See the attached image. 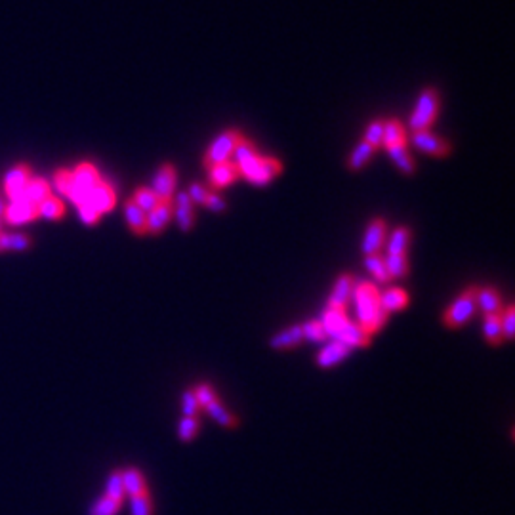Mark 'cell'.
<instances>
[{
    "mask_svg": "<svg viewBox=\"0 0 515 515\" xmlns=\"http://www.w3.org/2000/svg\"><path fill=\"white\" fill-rule=\"evenodd\" d=\"M176 180H178V174H176V168L172 164L166 162V164H162L156 170L151 189H153L159 201H172L176 191Z\"/></svg>",
    "mask_w": 515,
    "mask_h": 515,
    "instance_id": "cell-8",
    "label": "cell"
},
{
    "mask_svg": "<svg viewBox=\"0 0 515 515\" xmlns=\"http://www.w3.org/2000/svg\"><path fill=\"white\" fill-rule=\"evenodd\" d=\"M365 265L366 270L371 271L374 279L378 282H390V275H388V270H386V262L380 254H372V256L365 258Z\"/></svg>",
    "mask_w": 515,
    "mask_h": 515,
    "instance_id": "cell-40",
    "label": "cell"
},
{
    "mask_svg": "<svg viewBox=\"0 0 515 515\" xmlns=\"http://www.w3.org/2000/svg\"><path fill=\"white\" fill-rule=\"evenodd\" d=\"M33 178L31 174V168L27 164H18L14 166L4 178V193L10 201H18L23 195V189L27 186V181Z\"/></svg>",
    "mask_w": 515,
    "mask_h": 515,
    "instance_id": "cell-12",
    "label": "cell"
},
{
    "mask_svg": "<svg viewBox=\"0 0 515 515\" xmlns=\"http://www.w3.org/2000/svg\"><path fill=\"white\" fill-rule=\"evenodd\" d=\"M206 413L212 416V418L216 420L218 424L223 425V428H235V425L239 424V420L235 418V414L233 413H229L228 407L225 405H222V401L220 399H216L214 403H210L208 407L204 408Z\"/></svg>",
    "mask_w": 515,
    "mask_h": 515,
    "instance_id": "cell-29",
    "label": "cell"
},
{
    "mask_svg": "<svg viewBox=\"0 0 515 515\" xmlns=\"http://www.w3.org/2000/svg\"><path fill=\"white\" fill-rule=\"evenodd\" d=\"M302 332H304V338H306V340L317 341V344L329 338L319 319H312V321H307V323L302 324Z\"/></svg>",
    "mask_w": 515,
    "mask_h": 515,
    "instance_id": "cell-42",
    "label": "cell"
},
{
    "mask_svg": "<svg viewBox=\"0 0 515 515\" xmlns=\"http://www.w3.org/2000/svg\"><path fill=\"white\" fill-rule=\"evenodd\" d=\"M186 193L189 195V198H191L193 204H201V206H204L206 198H208L210 189L208 187L201 186V184H191V186H189V191H186Z\"/></svg>",
    "mask_w": 515,
    "mask_h": 515,
    "instance_id": "cell-49",
    "label": "cell"
},
{
    "mask_svg": "<svg viewBox=\"0 0 515 515\" xmlns=\"http://www.w3.org/2000/svg\"><path fill=\"white\" fill-rule=\"evenodd\" d=\"M477 307H481L485 315H500L502 313V298H500L497 288H479L477 290Z\"/></svg>",
    "mask_w": 515,
    "mask_h": 515,
    "instance_id": "cell-25",
    "label": "cell"
},
{
    "mask_svg": "<svg viewBox=\"0 0 515 515\" xmlns=\"http://www.w3.org/2000/svg\"><path fill=\"white\" fill-rule=\"evenodd\" d=\"M193 390H195V397H197L201 408H206L210 403H214L218 399L216 391H214V388L210 383H198L197 388H193Z\"/></svg>",
    "mask_w": 515,
    "mask_h": 515,
    "instance_id": "cell-45",
    "label": "cell"
},
{
    "mask_svg": "<svg viewBox=\"0 0 515 515\" xmlns=\"http://www.w3.org/2000/svg\"><path fill=\"white\" fill-rule=\"evenodd\" d=\"M124 218L130 231H134L136 235L147 233V231H145V212L134 204L132 198H128L124 203Z\"/></svg>",
    "mask_w": 515,
    "mask_h": 515,
    "instance_id": "cell-27",
    "label": "cell"
},
{
    "mask_svg": "<svg viewBox=\"0 0 515 515\" xmlns=\"http://www.w3.org/2000/svg\"><path fill=\"white\" fill-rule=\"evenodd\" d=\"M407 144V128L403 126L401 120L390 119L383 120V134H382V147H393V145Z\"/></svg>",
    "mask_w": 515,
    "mask_h": 515,
    "instance_id": "cell-22",
    "label": "cell"
},
{
    "mask_svg": "<svg viewBox=\"0 0 515 515\" xmlns=\"http://www.w3.org/2000/svg\"><path fill=\"white\" fill-rule=\"evenodd\" d=\"M130 509H132V515H155V504H153L151 491L130 497Z\"/></svg>",
    "mask_w": 515,
    "mask_h": 515,
    "instance_id": "cell-35",
    "label": "cell"
},
{
    "mask_svg": "<svg viewBox=\"0 0 515 515\" xmlns=\"http://www.w3.org/2000/svg\"><path fill=\"white\" fill-rule=\"evenodd\" d=\"M36 210H38V216L46 218V220H60L65 216V204L54 195H50L42 203L36 204Z\"/></svg>",
    "mask_w": 515,
    "mask_h": 515,
    "instance_id": "cell-28",
    "label": "cell"
},
{
    "mask_svg": "<svg viewBox=\"0 0 515 515\" xmlns=\"http://www.w3.org/2000/svg\"><path fill=\"white\" fill-rule=\"evenodd\" d=\"M240 136L237 130H225L222 132L220 136L214 138V142L208 145V149L204 153V166L206 170L212 166H216V164H222L225 161H231V156H233V151L237 147V144L240 142Z\"/></svg>",
    "mask_w": 515,
    "mask_h": 515,
    "instance_id": "cell-6",
    "label": "cell"
},
{
    "mask_svg": "<svg viewBox=\"0 0 515 515\" xmlns=\"http://www.w3.org/2000/svg\"><path fill=\"white\" fill-rule=\"evenodd\" d=\"M132 201H134V204H136V206H139V208L144 210L145 214H147L149 210L155 208L156 204L161 203V201L156 198V195L153 193V189H151V187H138V189L134 191Z\"/></svg>",
    "mask_w": 515,
    "mask_h": 515,
    "instance_id": "cell-38",
    "label": "cell"
},
{
    "mask_svg": "<svg viewBox=\"0 0 515 515\" xmlns=\"http://www.w3.org/2000/svg\"><path fill=\"white\" fill-rule=\"evenodd\" d=\"M304 340V332H302V324H294L288 329L277 332L270 340V346L273 349H292L299 346Z\"/></svg>",
    "mask_w": 515,
    "mask_h": 515,
    "instance_id": "cell-21",
    "label": "cell"
},
{
    "mask_svg": "<svg viewBox=\"0 0 515 515\" xmlns=\"http://www.w3.org/2000/svg\"><path fill=\"white\" fill-rule=\"evenodd\" d=\"M354 294V277L349 273H341L334 282V288L330 292L329 307H338V309H346L349 298Z\"/></svg>",
    "mask_w": 515,
    "mask_h": 515,
    "instance_id": "cell-18",
    "label": "cell"
},
{
    "mask_svg": "<svg viewBox=\"0 0 515 515\" xmlns=\"http://www.w3.org/2000/svg\"><path fill=\"white\" fill-rule=\"evenodd\" d=\"M2 212H4V204H2V198H0V216H2Z\"/></svg>",
    "mask_w": 515,
    "mask_h": 515,
    "instance_id": "cell-51",
    "label": "cell"
},
{
    "mask_svg": "<svg viewBox=\"0 0 515 515\" xmlns=\"http://www.w3.org/2000/svg\"><path fill=\"white\" fill-rule=\"evenodd\" d=\"M239 168L233 161H225L222 164H216V166L208 168V181L212 191H218V189H223V187L231 186L235 180H239Z\"/></svg>",
    "mask_w": 515,
    "mask_h": 515,
    "instance_id": "cell-14",
    "label": "cell"
},
{
    "mask_svg": "<svg viewBox=\"0 0 515 515\" xmlns=\"http://www.w3.org/2000/svg\"><path fill=\"white\" fill-rule=\"evenodd\" d=\"M54 184L61 195L69 197V193H71V189H73L71 170H67V168H60V170H58V172L54 174Z\"/></svg>",
    "mask_w": 515,
    "mask_h": 515,
    "instance_id": "cell-46",
    "label": "cell"
},
{
    "mask_svg": "<svg viewBox=\"0 0 515 515\" xmlns=\"http://www.w3.org/2000/svg\"><path fill=\"white\" fill-rule=\"evenodd\" d=\"M319 321L323 324L324 332H326L329 338H334V336L349 323L346 309H338V307H329V306H326V309L323 312V317L319 319Z\"/></svg>",
    "mask_w": 515,
    "mask_h": 515,
    "instance_id": "cell-19",
    "label": "cell"
},
{
    "mask_svg": "<svg viewBox=\"0 0 515 515\" xmlns=\"http://www.w3.org/2000/svg\"><path fill=\"white\" fill-rule=\"evenodd\" d=\"M198 410H201V407H198L197 397H195V390L189 388L181 395V413H184V416H197Z\"/></svg>",
    "mask_w": 515,
    "mask_h": 515,
    "instance_id": "cell-47",
    "label": "cell"
},
{
    "mask_svg": "<svg viewBox=\"0 0 515 515\" xmlns=\"http://www.w3.org/2000/svg\"><path fill=\"white\" fill-rule=\"evenodd\" d=\"M410 142L416 149H420L422 153L430 156H447L450 153V144L447 139L439 138L432 130H418V132H413L410 136Z\"/></svg>",
    "mask_w": 515,
    "mask_h": 515,
    "instance_id": "cell-7",
    "label": "cell"
},
{
    "mask_svg": "<svg viewBox=\"0 0 515 515\" xmlns=\"http://www.w3.org/2000/svg\"><path fill=\"white\" fill-rule=\"evenodd\" d=\"M332 340L341 341V344H346L348 348H366V346L371 344V334H368L359 323H351V321H349Z\"/></svg>",
    "mask_w": 515,
    "mask_h": 515,
    "instance_id": "cell-17",
    "label": "cell"
},
{
    "mask_svg": "<svg viewBox=\"0 0 515 515\" xmlns=\"http://www.w3.org/2000/svg\"><path fill=\"white\" fill-rule=\"evenodd\" d=\"M383 262L390 279H403L408 273L407 254H388V258H383Z\"/></svg>",
    "mask_w": 515,
    "mask_h": 515,
    "instance_id": "cell-31",
    "label": "cell"
},
{
    "mask_svg": "<svg viewBox=\"0 0 515 515\" xmlns=\"http://www.w3.org/2000/svg\"><path fill=\"white\" fill-rule=\"evenodd\" d=\"M410 245V229L397 228L388 243V254H407V248Z\"/></svg>",
    "mask_w": 515,
    "mask_h": 515,
    "instance_id": "cell-34",
    "label": "cell"
},
{
    "mask_svg": "<svg viewBox=\"0 0 515 515\" xmlns=\"http://www.w3.org/2000/svg\"><path fill=\"white\" fill-rule=\"evenodd\" d=\"M77 210H78V216H80L83 223H86V225H96L97 220H100V214H97V210L94 208L90 203L78 204Z\"/></svg>",
    "mask_w": 515,
    "mask_h": 515,
    "instance_id": "cell-48",
    "label": "cell"
},
{
    "mask_svg": "<svg viewBox=\"0 0 515 515\" xmlns=\"http://www.w3.org/2000/svg\"><path fill=\"white\" fill-rule=\"evenodd\" d=\"M73 174V189L69 193V201L78 204H83L88 201V193L97 181L102 180L100 176V170H97L92 162H80L78 166H75V170H71Z\"/></svg>",
    "mask_w": 515,
    "mask_h": 515,
    "instance_id": "cell-5",
    "label": "cell"
},
{
    "mask_svg": "<svg viewBox=\"0 0 515 515\" xmlns=\"http://www.w3.org/2000/svg\"><path fill=\"white\" fill-rule=\"evenodd\" d=\"M50 195H52V189H50L48 181L44 180V178H38V176H33V178L27 181L21 198L31 204H38L46 197H50Z\"/></svg>",
    "mask_w": 515,
    "mask_h": 515,
    "instance_id": "cell-23",
    "label": "cell"
},
{
    "mask_svg": "<svg viewBox=\"0 0 515 515\" xmlns=\"http://www.w3.org/2000/svg\"><path fill=\"white\" fill-rule=\"evenodd\" d=\"M204 206H206L208 210H212V212H223V210L228 208V204H225V201H223L222 195H220L218 191L208 193V198H206Z\"/></svg>",
    "mask_w": 515,
    "mask_h": 515,
    "instance_id": "cell-50",
    "label": "cell"
},
{
    "mask_svg": "<svg viewBox=\"0 0 515 515\" xmlns=\"http://www.w3.org/2000/svg\"><path fill=\"white\" fill-rule=\"evenodd\" d=\"M174 206V216H176V222H178V228L187 233V231H191L193 225H195V204L191 203V198L187 195L186 191H181L178 197H176V203H172Z\"/></svg>",
    "mask_w": 515,
    "mask_h": 515,
    "instance_id": "cell-16",
    "label": "cell"
},
{
    "mask_svg": "<svg viewBox=\"0 0 515 515\" xmlns=\"http://www.w3.org/2000/svg\"><path fill=\"white\" fill-rule=\"evenodd\" d=\"M256 155H258L256 145L252 144L250 139L240 138V142L237 144V147H235V151H233V162L237 164V166H239V164H243V162H246V161H250V159H254Z\"/></svg>",
    "mask_w": 515,
    "mask_h": 515,
    "instance_id": "cell-41",
    "label": "cell"
},
{
    "mask_svg": "<svg viewBox=\"0 0 515 515\" xmlns=\"http://www.w3.org/2000/svg\"><path fill=\"white\" fill-rule=\"evenodd\" d=\"M349 354H351V348H348L346 344H341V341L338 340H330L329 344L319 351L315 363H317L321 368H330V366H336L338 363L346 359V357H349Z\"/></svg>",
    "mask_w": 515,
    "mask_h": 515,
    "instance_id": "cell-15",
    "label": "cell"
},
{
    "mask_svg": "<svg viewBox=\"0 0 515 515\" xmlns=\"http://www.w3.org/2000/svg\"><path fill=\"white\" fill-rule=\"evenodd\" d=\"M386 235H388V225H386V220L382 218H374L368 228L365 231V237H363V243H361V250L365 256H372V254H378L380 248H382L383 240H386Z\"/></svg>",
    "mask_w": 515,
    "mask_h": 515,
    "instance_id": "cell-11",
    "label": "cell"
},
{
    "mask_svg": "<svg viewBox=\"0 0 515 515\" xmlns=\"http://www.w3.org/2000/svg\"><path fill=\"white\" fill-rule=\"evenodd\" d=\"M120 475H122V485H124L126 497H136L139 492L149 491L147 479H145V475L142 474V469H138V467H124V469H120Z\"/></svg>",
    "mask_w": 515,
    "mask_h": 515,
    "instance_id": "cell-20",
    "label": "cell"
},
{
    "mask_svg": "<svg viewBox=\"0 0 515 515\" xmlns=\"http://www.w3.org/2000/svg\"><path fill=\"white\" fill-rule=\"evenodd\" d=\"M439 94L433 88H425L418 96V102L414 105L413 115L408 119V128L410 132H418V130H430V126L435 122L439 115Z\"/></svg>",
    "mask_w": 515,
    "mask_h": 515,
    "instance_id": "cell-3",
    "label": "cell"
},
{
    "mask_svg": "<svg viewBox=\"0 0 515 515\" xmlns=\"http://www.w3.org/2000/svg\"><path fill=\"white\" fill-rule=\"evenodd\" d=\"M174 216L172 201H161L155 208L145 214V231L151 235H159L166 229L168 222Z\"/></svg>",
    "mask_w": 515,
    "mask_h": 515,
    "instance_id": "cell-10",
    "label": "cell"
},
{
    "mask_svg": "<svg viewBox=\"0 0 515 515\" xmlns=\"http://www.w3.org/2000/svg\"><path fill=\"white\" fill-rule=\"evenodd\" d=\"M408 304V294L399 287L388 288L386 292L380 294V306L386 313H395L405 309Z\"/></svg>",
    "mask_w": 515,
    "mask_h": 515,
    "instance_id": "cell-24",
    "label": "cell"
},
{
    "mask_svg": "<svg viewBox=\"0 0 515 515\" xmlns=\"http://www.w3.org/2000/svg\"><path fill=\"white\" fill-rule=\"evenodd\" d=\"M477 290H479L477 287L466 288V290L447 307V312H445L443 315L445 326L456 330L464 326L469 319L474 317L475 312H477Z\"/></svg>",
    "mask_w": 515,
    "mask_h": 515,
    "instance_id": "cell-4",
    "label": "cell"
},
{
    "mask_svg": "<svg viewBox=\"0 0 515 515\" xmlns=\"http://www.w3.org/2000/svg\"><path fill=\"white\" fill-rule=\"evenodd\" d=\"M388 153H390L391 161L395 162V166L401 170L403 174H407V176L414 174V170H416V164H414L413 155L408 153L407 144L388 147Z\"/></svg>",
    "mask_w": 515,
    "mask_h": 515,
    "instance_id": "cell-26",
    "label": "cell"
},
{
    "mask_svg": "<svg viewBox=\"0 0 515 515\" xmlns=\"http://www.w3.org/2000/svg\"><path fill=\"white\" fill-rule=\"evenodd\" d=\"M483 336L491 346H500L504 341L502 334V323H500V315H485L483 321Z\"/></svg>",
    "mask_w": 515,
    "mask_h": 515,
    "instance_id": "cell-30",
    "label": "cell"
},
{
    "mask_svg": "<svg viewBox=\"0 0 515 515\" xmlns=\"http://www.w3.org/2000/svg\"><path fill=\"white\" fill-rule=\"evenodd\" d=\"M382 134H383V120H372L371 124L366 126V132H365V139L366 144L378 149V147H382Z\"/></svg>",
    "mask_w": 515,
    "mask_h": 515,
    "instance_id": "cell-43",
    "label": "cell"
},
{
    "mask_svg": "<svg viewBox=\"0 0 515 515\" xmlns=\"http://www.w3.org/2000/svg\"><path fill=\"white\" fill-rule=\"evenodd\" d=\"M120 508H122L120 500H115V498H109L103 494L102 498H97L96 502L92 504L88 515H117Z\"/></svg>",
    "mask_w": 515,
    "mask_h": 515,
    "instance_id": "cell-37",
    "label": "cell"
},
{
    "mask_svg": "<svg viewBox=\"0 0 515 515\" xmlns=\"http://www.w3.org/2000/svg\"><path fill=\"white\" fill-rule=\"evenodd\" d=\"M374 147H371V145L366 144V142H361V144H357V147H355L354 151H351V155H349L348 159V168L349 170H361L363 166H366V162L371 161V156L374 155Z\"/></svg>",
    "mask_w": 515,
    "mask_h": 515,
    "instance_id": "cell-32",
    "label": "cell"
},
{
    "mask_svg": "<svg viewBox=\"0 0 515 515\" xmlns=\"http://www.w3.org/2000/svg\"><path fill=\"white\" fill-rule=\"evenodd\" d=\"M239 174L246 181H250L254 186H267L271 180H275L277 176L282 172V164L275 156H260L256 155L250 161L239 164Z\"/></svg>",
    "mask_w": 515,
    "mask_h": 515,
    "instance_id": "cell-2",
    "label": "cell"
},
{
    "mask_svg": "<svg viewBox=\"0 0 515 515\" xmlns=\"http://www.w3.org/2000/svg\"><path fill=\"white\" fill-rule=\"evenodd\" d=\"M94 208L97 210V214H107L115 208V203H117V195H115V187L109 184L107 180H100L96 186L92 187L90 193H88V201Z\"/></svg>",
    "mask_w": 515,
    "mask_h": 515,
    "instance_id": "cell-9",
    "label": "cell"
},
{
    "mask_svg": "<svg viewBox=\"0 0 515 515\" xmlns=\"http://www.w3.org/2000/svg\"><path fill=\"white\" fill-rule=\"evenodd\" d=\"M0 252H2V248H0Z\"/></svg>",
    "mask_w": 515,
    "mask_h": 515,
    "instance_id": "cell-52",
    "label": "cell"
},
{
    "mask_svg": "<svg viewBox=\"0 0 515 515\" xmlns=\"http://www.w3.org/2000/svg\"><path fill=\"white\" fill-rule=\"evenodd\" d=\"M31 246V237L29 235H10V233H0V248L4 250H14V252H23Z\"/></svg>",
    "mask_w": 515,
    "mask_h": 515,
    "instance_id": "cell-33",
    "label": "cell"
},
{
    "mask_svg": "<svg viewBox=\"0 0 515 515\" xmlns=\"http://www.w3.org/2000/svg\"><path fill=\"white\" fill-rule=\"evenodd\" d=\"M2 216L8 223H14V225H19V223H27L33 222L38 218V210H36V204H31L23 198H18V201H10L8 206H4V212Z\"/></svg>",
    "mask_w": 515,
    "mask_h": 515,
    "instance_id": "cell-13",
    "label": "cell"
},
{
    "mask_svg": "<svg viewBox=\"0 0 515 515\" xmlns=\"http://www.w3.org/2000/svg\"><path fill=\"white\" fill-rule=\"evenodd\" d=\"M500 323H502V334L504 340H514L515 334V307L508 306L506 312L500 313Z\"/></svg>",
    "mask_w": 515,
    "mask_h": 515,
    "instance_id": "cell-44",
    "label": "cell"
},
{
    "mask_svg": "<svg viewBox=\"0 0 515 515\" xmlns=\"http://www.w3.org/2000/svg\"><path fill=\"white\" fill-rule=\"evenodd\" d=\"M351 296L355 298L359 324L372 336L388 321V313L383 312L382 306H380V292H378L376 285L366 281L359 282L357 287H354Z\"/></svg>",
    "mask_w": 515,
    "mask_h": 515,
    "instance_id": "cell-1",
    "label": "cell"
},
{
    "mask_svg": "<svg viewBox=\"0 0 515 515\" xmlns=\"http://www.w3.org/2000/svg\"><path fill=\"white\" fill-rule=\"evenodd\" d=\"M103 494L109 498H115V500H120V502H124L126 492H124V485H122L120 469H115V472L109 474L107 485H105V492H103Z\"/></svg>",
    "mask_w": 515,
    "mask_h": 515,
    "instance_id": "cell-39",
    "label": "cell"
},
{
    "mask_svg": "<svg viewBox=\"0 0 515 515\" xmlns=\"http://www.w3.org/2000/svg\"><path fill=\"white\" fill-rule=\"evenodd\" d=\"M198 430H201V420L198 416H184L178 424V439L184 443H189L197 437Z\"/></svg>",
    "mask_w": 515,
    "mask_h": 515,
    "instance_id": "cell-36",
    "label": "cell"
}]
</instances>
